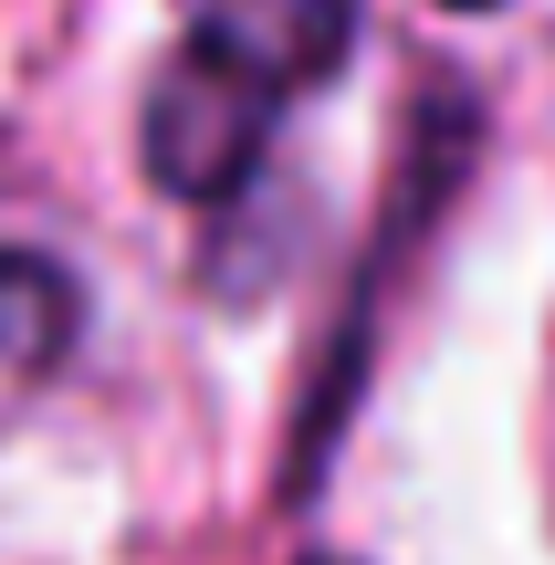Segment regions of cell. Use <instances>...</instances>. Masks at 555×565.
<instances>
[{"instance_id":"cell-4","label":"cell","mask_w":555,"mask_h":565,"mask_svg":"<svg viewBox=\"0 0 555 565\" xmlns=\"http://www.w3.org/2000/svg\"><path fill=\"white\" fill-rule=\"evenodd\" d=\"M440 11H493V0H440Z\"/></svg>"},{"instance_id":"cell-2","label":"cell","mask_w":555,"mask_h":565,"mask_svg":"<svg viewBox=\"0 0 555 565\" xmlns=\"http://www.w3.org/2000/svg\"><path fill=\"white\" fill-rule=\"evenodd\" d=\"M189 42H210L221 63H242L273 95H305L346 63L356 0H189Z\"/></svg>"},{"instance_id":"cell-1","label":"cell","mask_w":555,"mask_h":565,"mask_svg":"<svg viewBox=\"0 0 555 565\" xmlns=\"http://www.w3.org/2000/svg\"><path fill=\"white\" fill-rule=\"evenodd\" d=\"M273 84H252L242 63H221L210 42H189L179 63H168L158 84H147V126H137V158L147 179L168 189V200L189 210H221L252 189V168H263V137H273Z\"/></svg>"},{"instance_id":"cell-3","label":"cell","mask_w":555,"mask_h":565,"mask_svg":"<svg viewBox=\"0 0 555 565\" xmlns=\"http://www.w3.org/2000/svg\"><path fill=\"white\" fill-rule=\"evenodd\" d=\"M84 335V294L53 252L0 242V377H53Z\"/></svg>"},{"instance_id":"cell-5","label":"cell","mask_w":555,"mask_h":565,"mask_svg":"<svg viewBox=\"0 0 555 565\" xmlns=\"http://www.w3.org/2000/svg\"><path fill=\"white\" fill-rule=\"evenodd\" d=\"M314 565H335V555H314Z\"/></svg>"}]
</instances>
